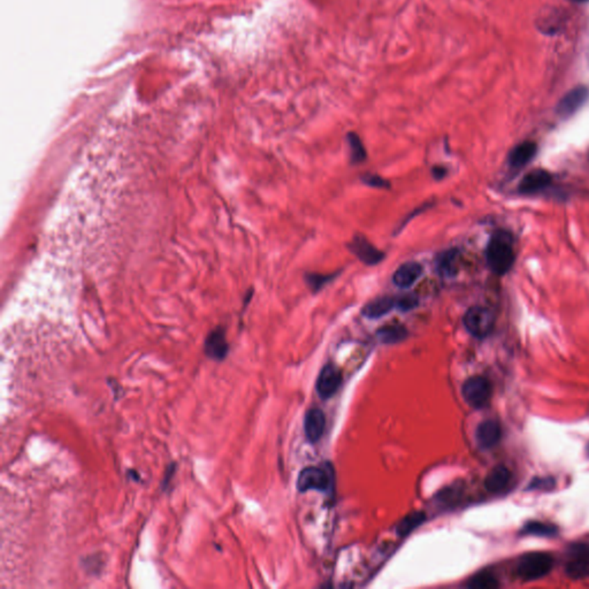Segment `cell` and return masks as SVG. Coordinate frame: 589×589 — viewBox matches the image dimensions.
<instances>
[{
  "instance_id": "cell-1",
  "label": "cell",
  "mask_w": 589,
  "mask_h": 589,
  "mask_svg": "<svg viewBox=\"0 0 589 589\" xmlns=\"http://www.w3.org/2000/svg\"><path fill=\"white\" fill-rule=\"evenodd\" d=\"M486 259L493 273L504 275L508 273L516 260L511 235L499 230L490 237L486 249Z\"/></svg>"
},
{
  "instance_id": "cell-2",
  "label": "cell",
  "mask_w": 589,
  "mask_h": 589,
  "mask_svg": "<svg viewBox=\"0 0 589 589\" xmlns=\"http://www.w3.org/2000/svg\"><path fill=\"white\" fill-rule=\"evenodd\" d=\"M554 558L550 554L529 553L520 558L517 574L524 581H535L548 576L553 569Z\"/></svg>"
},
{
  "instance_id": "cell-3",
  "label": "cell",
  "mask_w": 589,
  "mask_h": 589,
  "mask_svg": "<svg viewBox=\"0 0 589 589\" xmlns=\"http://www.w3.org/2000/svg\"><path fill=\"white\" fill-rule=\"evenodd\" d=\"M464 326L472 337L485 339L493 332L495 326V314L485 307H472L466 311L463 319Z\"/></svg>"
},
{
  "instance_id": "cell-4",
  "label": "cell",
  "mask_w": 589,
  "mask_h": 589,
  "mask_svg": "<svg viewBox=\"0 0 589 589\" xmlns=\"http://www.w3.org/2000/svg\"><path fill=\"white\" fill-rule=\"evenodd\" d=\"M464 400L474 409L486 406L492 398L493 387L490 380L483 376H472L466 380L462 387Z\"/></svg>"
},
{
  "instance_id": "cell-5",
  "label": "cell",
  "mask_w": 589,
  "mask_h": 589,
  "mask_svg": "<svg viewBox=\"0 0 589 589\" xmlns=\"http://www.w3.org/2000/svg\"><path fill=\"white\" fill-rule=\"evenodd\" d=\"M565 572L573 580H581L589 576V546L576 544L570 549L566 559Z\"/></svg>"
},
{
  "instance_id": "cell-6",
  "label": "cell",
  "mask_w": 589,
  "mask_h": 589,
  "mask_svg": "<svg viewBox=\"0 0 589 589\" xmlns=\"http://www.w3.org/2000/svg\"><path fill=\"white\" fill-rule=\"evenodd\" d=\"M332 478L325 469L318 467H307L300 473L297 480V488L300 492L309 490H327L330 488Z\"/></svg>"
},
{
  "instance_id": "cell-7",
  "label": "cell",
  "mask_w": 589,
  "mask_h": 589,
  "mask_svg": "<svg viewBox=\"0 0 589 589\" xmlns=\"http://www.w3.org/2000/svg\"><path fill=\"white\" fill-rule=\"evenodd\" d=\"M349 249L362 263L369 266L378 265L385 259V252L374 247L364 235L353 236L349 243Z\"/></svg>"
},
{
  "instance_id": "cell-8",
  "label": "cell",
  "mask_w": 589,
  "mask_h": 589,
  "mask_svg": "<svg viewBox=\"0 0 589 589\" xmlns=\"http://www.w3.org/2000/svg\"><path fill=\"white\" fill-rule=\"evenodd\" d=\"M342 382V374L337 366L328 364L320 371L316 381V390L323 398H330L337 393Z\"/></svg>"
},
{
  "instance_id": "cell-9",
  "label": "cell",
  "mask_w": 589,
  "mask_h": 589,
  "mask_svg": "<svg viewBox=\"0 0 589 589\" xmlns=\"http://www.w3.org/2000/svg\"><path fill=\"white\" fill-rule=\"evenodd\" d=\"M204 351L211 360H223L229 351V344L227 342L226 332L223 327H217L211 330L204 343Z\"/></svg>"
},
{
  "instance_id": "cell-10",
  "label": "cell",
  "mask_w": 589,
  "mask_h": 589,
  "mask_svg": "<svg viewBox=\"0 0 589 589\" xmlns=\"http://www.w3.org/2000/svg\"><path fill=\"white\" fill-rule=\"evenodd\" d=\"M589 92L586 87H576L563 97L556 107L560 118H569L576 113L588 99Z\"/></svg>"
},
{
  "instance_id": "cell-11",
  "label": "cell",
  "mask_w": 589,
  "mask_h": 589,
  "mask_svg": "<svg viewBox=\"0 0 589 589\" xmlns=\"http://www.w3.org/2000/svg\"><path fill=\"white\" fill-rule=\"evenodd\" d=\"M476 437L480 448L492 449L502 437L501 425L495 419L485 420L476 428Z\"/></svg>"
},
{
  "instance_id": "cell-12",
  "label": "cell",
  "mask_w": 589,
  "mask_h": 589,
  "mask_svg": "<svg viewBox=\"0 0 589 589\" xmlns=\"http://www.w3.org/2000/svg\"><path fill=\"white\" fill-rule=\"evenodd\" d=\"M436 271L442 277H455L460 267V252L456 248L439 253L435 260Z\"/></svg>"
},
{
  "instance_id": "cell-13",
  "label": "cell",
  "mask_w": 589,
  "mask_h": 589,
  "mask_svg": "<svg viewBox=\"0 0 589 589\" xmlns=\"http://www.w3.org/2000/svg\"><path fill=\"white\" fill-rule=\"evenodd\" d=\"M553 181L551 174L544 170H535L533 172H529L523 180L520 181L519 190L522 193L526 195H532V193H540L542 190L546 189L547 186H549Z\"/></svg>"
},
{
  "instance_id": "cell-14",
  "label": "cell",
  "mask_w": 589,
  "mask_h": 589,
  "mask_svg": "<svg viewBox=\"0 0 589 589\" xmlns=\"http://www.w3.org/2000/svg\"><path fill=\"white\" fill-rule=\"evenodd\" d=\"M513 481V473L506 465H497L487 474L485 488L490 493H504Z\"/></svg>"
},
{
  "instance_id": "cell-15",
  "label": "cell",
  "mask_w": 589,
  "mask_h": 589,
  "mask_svg": "<svg viewBox=\"0 0 589 589\" xmlns=\"http://www.w3.org/2000/svg\"><path fill=\"white\" fill-rule=\"evenodd\" d=\"M423 268L419 263L408 261L401 265L393 275L395 286L402 289H408L417 282V280L423 275Z\"/></svg>"
},
{
  "instance_id": "cell-16",
  "label": "cell",
  "mask_w": 589,
  "mask_h": 589,
  "mask_svg": "<svg viewBox=\"0 0 589 589\" xmlns=\"http://www.w3.org/2000/svg\"><path fill=\"white\" fill-rule=\"evenodd\" d=\"M397 309V296L378 297L363 307L362 313L367 319H379Z\"/></svg>"
},
{
  "instance_id": "cell-17",
  "label": "cell",
  "mask_w": 589,
  "mask_h": 589,
  "mask_svg": "<svg viewBox=\"0 0 589 589\" xmlns=\"http://www.w3.org/2000/svg\"><path fill=\"white\" fill-rule=\"evenodd\" d=\"M325 427H326V418L323 411L319 409H311L307 413L305 421H304V430H305L307 439H310L311 442L319 441L325 432Z\"/></svg>"
},
{
  "instance_id": "cell-18",
  "label": "cell",
  "mask_w": 589,
  "mask_h": 589,
  "mask_svg": "<svg viewBox=\"0 0 589 589\" xmlns=\"http://www.w3.org/2000/svg\"><path fill=\"white\" fill-rule=\"evenodd\" d=\"M538 151V147L534 142H523L518 144L510 151L508 161L513 168H522L526 166L527 163L534 158Z\"/></svg>"
},
{
  "instance_id": "cell-19",
  "label": "cell",
  "mask_w": 589,
  "mask_h": 589,
  "mask_svg": "<svg viewBox=\"0 0 589 589\" xmlns=\"http://www.w3.org/2000/svg\"><path fill=\"white\" fill-rule=\"evenodd\" d=\"M408 330L402 325H387L378 330V339L386 344H394L405 340L408 337Z\"/></svg>"
},
{
  "instance_id": "cell-20",
  "label": "cell",
  "mask_w": 589,
  "mask_h": 589,
  "mask_svg": "<svg viewBox=\"0 0 589 589\" xmlns=\"http://www.w3.org/2000/svg\"><path fill=\"white\" fill-rule=\"evenodd\" d=\"M522 533L525 535L549 538V536L557 535L558 529L551 524L542 523V522H529L523 527Z\"/></svg>"
},
{
  "instance_id": "cell-21",
  "label": "cell",
  "mask_w": 589,
  "mask_h": 589,
  "mask_svg": "<svg viewBox=\"0 0 589 589\" xmlns=\"http://www.w3.org/2000/svg\"><path fill=\"white\" fill-rule=\"evenodd\" d=\"M348 143H349L350 159L353 163H363L366 160V149L364 147L363 142L360 140V137L356 133H349L348 137Z\"/></svg>"
},
{
  "instance_id": "cell-22",
  "label": "cell",
  "mask_w": 589,
  "mask_h": 589,
  "mask_svg": "<svg viewBox=\"0 0 589 589\" xmlns=\"http://www.w3.org/2000/svg\"><path fill=\"white\" fill-rule=\"evenodd\" d=\"M426 519L425 513H413L411 515L401 520V523L397 526V534L401 536H405L409 533L412 532L413 529L420 526V524H423V520Z\"/></svg>"
},
{
  "instance_id": "cell-23",
  "label": "cell",
  "mask_w": 589,
  "mask_h": 589,
  "mask_svg": "<svg viewBox=\"0 0 589 589\" xmlns=\"http://www.w3.org/2000/svg\"><path fill=\"white\" fill-rule=\"evenodd\" d=\"M467 586L469 588L493 589L499 587V580L492 573H478L476 576H473L472 579L469 580Z\"/></svg>"
},
{
  "instance_id": "cell-24",
  "label": "cell",
  "mask_w": 589,
  "mask_h": 589,
  "mask_svg": "<svg viewBox=\"0 0 589 589\" xmlns=\"http://www.w3.org/2000/svg\"><path fill=\"white\" fill-rule=\"evenodd\" d=\"M339 273L333 274H316L309 273L305 275V281L307 286L310 287V289L314 293L319 291L321 288L326 286L327 283L332 282L335 277H337Z\"/></svg>"
},
{
  "instance_id": "cell-25",
  "label": "cell",
  "mask_w": 589,
  "mask_h": 589,
  "mask_svg": "<svg viewBox=\"0 0 589 589\" xmlns=\"http://www.w3.org/2000/svg\"><path fill=\"white\" fill-rule=\"evenodd\" d=\"M419 305V298L414 293H405L397 296V310L402 312L413 310Z\"/></svg>"
},
{
  "instance_id": "cell-26",
  "label": "cell",
  "mask_w": 589,
  "mask_h": 589,
  "mask_svg": "<svg viewBox=\"0 0 589 589\" xmlns=\"http://www.w3.org/2000/svg\"><path fill=\"white\" fill-rule=\"evenodd\" d=\"M364 184L367 186H373V188H389L390 184L386 179L376 175V174H366L362 177Z\"/></svg>"
},
{
  "instance_id": "cell-27",
  "label": "cell",
  "mask_w": 589,
  "mask_h": 589,
  "mask_svg": "<svg viewBox=\"0 0 589 589\" xmlns=\"http://www.w3.org/2000/svg\"><path fill=\"white\" fill-rule=\"evenodd\" d=\"M553 486V483L550 481L549 479H535L533 480L532 483L529 485V488H533V490H539V488H542V487H551Z\"/></svg>"
},
{
  "instance_id": "cell-28",
  "label": "cell",
  "mask_w": 589,
  "mask_h": 589,
  "mask_svg": "<svg viewBox=\"0 0 589 589\" xmlns=\"http://www.w3.org/2000/svg\"><path fill=\"white\" fill-rule=\"evenodd\" d=\"M446 168H443V167H434L433 168V175L435 179L439 180V179H442V177H446Z\"/></svg>"
},
{
  "instance_id": "cell-29",
  "label": "cell",
  "mask_w": 589,
  "mask_h": 589,
  "mask_svg": "<svg viewBox=\"0 0 589 589\" xmlns=\"http://www.w3.org/2000/svg\"><path fill=\"white\" fill-rule=\"evenodd\" d=\"M572 1H576V3H587L589 0H572Z\"/></svg>"
},
{
  "instance_id": "cell-30",
  "label": "cell",
  "mask_w": 589,
  "mask_h": 589,
  "mask_svg": "<svg viewBox=\"0 0 589 589\" xmlns=\"http://www.w3.org/2000/svg\"><path fill=\"white\" fill-rule=\"evenodd\" d=\"M587 450H588V453H589V443H588V449H587Z\"/></svg>"
}]
</instances>
